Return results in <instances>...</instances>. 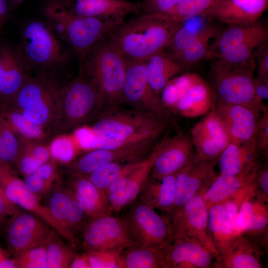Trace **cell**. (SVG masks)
Returning a JSON list of instances; mask_svg holds the SVG:
<instances>
[{
  "mask_svg": "<svg viewBox=\"0 0 268 268\" xmlns=\"http://www.w3.org/2000/svg\"><path fill=\"white\" fill-rule=\"evenodd\" d=\"M119 268H167L163 250L134 245L121 253Z\"/></svg>",
  "mask_w": 268,
  "mask_h": 268,
  "instance_id": "d590c367",
  "label": "cell"
},
{
  "mask_svg": "<svg viewBox=\"0 0 268 268\" xmlns=\"http://www.w3.org/2000/svg\"><path fill=\"white\" fill-rule=\"evenodd\" d=\"M51 158L58 163L67 164L81 149L72 133L54 136L49 143Z\"/></svg>",
  "mask_w": 268,
  "mask_h": 268,
  "instance_id": "f35d334b",
  "label": "cell"
},
{
  "mask_svg": "<svg viewBox=\"0 0 268 268\" xmlns=\"http://www.w3.org/2000/svg\"><path fill=\"white\" fill-rule=\"evenodd\" d=\"M134 245L163 250L172 238L170 219L139 201L124 217Z\"/></svg>",
  "mask_w": 268,
  "mask_h": 268,
  "instance_id": "9c48e42d",
  "label": "cell"
},
{
  "mask_svg": "<svg viewBox=\"0 0 268 268\" xmlns=\"http://www.w3.org/2000/svg\"><path fill=\"white\" fill-rule=\"evenodd\" d=\"M263 251L260 245L240 234L232 237L219 253L214 267L223 268H262Z\"/></svg>",
  "mask_w": 268,
  "mask_h": 268,
  "instance_id": "484cf974",
  "label": "cell"
},
{
  "mask_svg": "<svg viewBox=\"0 0 268 268\" xmlns=\"http://www.w3.org/2000/svg\"><path fill=\"white\" fill-rule=\"evenodd\" d=\"M90 122L95 134L114 139L160 134L167 126L165 116L121 104L102 108Z\"/></svg>",
  "mask_w": 268,
  "mask_h": 268,
  "instance_id": "8992f818",
  "label": "cell"
},
{
  "mask_svg": "<svg viewBox=\"0 0 268 268\" xmlns=\"http://www.w3.org/2000/svg\"><path fill=\"white\" fill-rule=\"evenodd\" d=\"M19 137L0 122V160L12 165L19 152Z\"/></svg>",
  "mask_w": 268,
  "mask_h": 268,
  "instance_id": "ee69618b",
  "label": "cell"
},
{
  "mask_svg": "<svg viewBox=\"0 0 268 268\" xmlns=\"http://www.w3.org/2000/svg\"><path fill=\"white\" fill-rule=\"evenodd\" d=\"M90 268H119L122 252L113 251H88Z\"/></svg>",
  "mask_w": 268,
  "mask_h": 268,
  "instance_id": "7dc6e473",
  "label": "cell"
},
{
  "mask_svg": "<svg viewBox=\"0 0 268 268\" xmlns=\"http://www.w3.org/2000/svg\"><path fill=\"white\" fill-rule=\"evenodd\" d=\"M253 194L255 198L265 203L268 202V166L259 169L253 181Z\"/></svg>",
  "mask_w": 268,
  "mask_h": 268,
  "instance_id": "816d5d0a",
  "label": "cell"
},
{
  "mask_svg": "<svg viewBox=\"0 0 268 268\" xmlns=\"http://www.w3.org/2000/svg\"><path fill=\"white\" fill-rule=\"evenodd\" d=\"M163 251L167 268H208L216 261L208 248L185 237L173 240Z\"/></svg>",
  "mask_w": 268,
  "mask_h": 268,
  "instance_id": "cb8c5ba5",
  "label": "cell"
},
{
  "mask_svg": "<svg viewBox=\"0 0 268 268\" xmlns=\"http://www.w3.org/2000/svg\"><path fill=\"white\" fill-rule=\"evenodd\" d=\"M0 122L20 138L47 141L52 134L48 130L31 121L21 112L8 106H0Z\"/></svg>",
  "mask_w": 268,
  "mask_h": 268,
  "instance_id": "836d02e7",
  "label": "cell"
},
{
  "mask_svg": "<svg viewBox=\"0 0 268 268\" xmlns=\"http://www.w3.org/2000/svg\"><path fill=\"white\" fill-rule=\"evenodd\" d=\"M176 174L158 180L149 179L138 196L139 201L154 209L170 213L175 200Z\"/></svg>",
  "mask_w": 268,
  "mask_h": 268,
  "instance_id": "d6a6232c",
  "label": "cell"
},
{
  "mask_svg": "<svg viewBox=\"0 0 268 268\" xmlns=\"http://www.w3.org/2000/svg\"><path fill=\"white\" fill-rule=\"evenodd\" d=\"M122 103L129 107L165 116L161 100L149 83L143 61L128 60Z\"/></svg>",
  "mask_w": 268,
  "mask_h": 268,
  "instance_id": "ac0fdd59",
  "label": "cell"
},
{
  "mask_svg": "<svg viewBox=\"0 0 268 268\" xmlns=\"http://www.w3.org/2000/svg\"><path fill=\"white\" fill-rule=\"evenodd\" d=\"M81 234V243L85 251L122 252L134 245L125 218L112 215L89 219Z\"/></svg>",
  "mask_w": 268,
  "mask_h": 268,
  "instance_id": "8fae6325",
  "label": "cell"
},
{
  "mask_svg": "<svg viewBox=\"0 0 268 268\" xmlns=\"http://www.w3.org/2000/svg\"><path fill=\"white\" fill-rule=\"evenodd\" d=\"M208 224L210 236L219 254L232 237L236 235L226 222L221 203L208 208Z\"/></svg>",
  "mask_w": 268,
  "mask_h": 268,
  "instance_id": "74e56055",
  "label": "cell"
},
{
  "mask_svg": "<svg viewBox=\"0 0 268 268\" xmlns=\"http://www.w3.org/2000/svg\"><path fill=\"white\" fill-rule=\"evenodd\" d=\"M66 185L89 219L112 215L106 193L84 175L70 174Z\"/></svg>",
  "mask_w": 268,
  "mask_h": 268,
  "instance_id": "4316f807",
  "label": "cell"
},
{
  "mask_svg": "<svg viewBox=\"0 0 268 268\" xmlns=\"http://www.w3.org/2000/svg\"><path fill=\"white\" fill-rule=\"evenodd\" d=\"M217 160L200 158L195 153L189 163L176 174L175 200L173 213L178 210L196 195L205 192L217 176Z\"/></svg>",
  "mask_w": 268,
  "mask_h": 268,
  "instance_id": "2e32d148",
  "label": "cell"
},
{
  "mask_svg": "<svg viewBox=\"0 0 268 268\" xmlns=\"http://www.w3.org/2000/svg\"><path fill=\"white\" fill-rule=\"evenodd\" d=\"M204 192L196 195L171 214V241L183 237L194 239L211 251L217 261L220 256L209 231L208 208L202 197Z\"/></svg>",
  "mask_w": 268,
  "mask_h": 268,
  "instance_id": "30bf717a",
  "label": "cell"
},
{
  "mask_svg": "<svg viewBox=\"0 0 268 268\" xmlns=\"http://www.w3.org/2000/svg\"><path fill=\"white\" fill-rule=\"evenodd\" d=\"M205 18L196 16L183 21L181 26L174 34L170 44L167 48L170 55L174 58L188 44L196 33L204 25Z\"/></svg>",
  "mask_w": 268,
  "mask_h": 268,
  "instance_id": "60d3db41",
  "label": "cell"
},
{
  "mask_svg": "<svg viewBox=\"0 0 268 268\" xmlns=\"http://www.w3.org/2000/svg\"><path fill=\"white\" fill-rule=\"evenodd\" d=\"M218 33L217 27L210 24H204L186 47L174 59L187 67L204 59L208 58L210 42Z\"/></svg>",
  "mask_w": 268,
  "mask_h": 268,
  "instance_id": "e575fe53",
  "label": "cell"
},
{
  "mask_svg": "<svg viewBox=\"0 0 268 268\" xmlns=\"http://www.w3.org/2000/svg\"><path fill=\"white\" fill-rule=\"evenodd\" d=\"M153 140H147L113 149H97L88 151L67 164L70 174L86 176L99 167L114 162L141 160L140 156Z\"/></svg>",
  "mask_w": 268,
  "mask_h": 268,
  "instance_id": "44dd1931",
  "label": "cell"
},
{
  "mask_svg": "<svg viewBox=\"0 0 268 268\" xmlns=\"http://www.w3.org/2000/svg\"><path fill=\"white\" fill-rule=\"evenodd\" d=\"M70 12L79 15L124 20L143 9L142 4L128 0H58Z\"/></svg>",
  "mask_w": 268,
  "mask_h": 268,
  "instance_id": "d4e9b609",
  "label": "cell"
},
{
  "mask_svg": "<svg viewBox=\"0 0 268 268\" xmlns=\"http://www.w3.org/2000/svg\"><path fill=\"white\" fill-rule=\"evenodd\" d=\"M56 231L38 215L23 209L10 217L6 229V241L13 254L44 244Z\"/></svg>",
  "mask_w": 268,
  "mask_h": 268,
  "instance_id": "5bb4252c",
  "label": "cell"
},
{
  "mask_svg": "<svg viewBox=\"0 0 268 268\" xmlns=\"http://www.w3.org/2000/svg\"><path fill=\"white\" fill-rule=\"evenodd\" d=\"M18 268L14 258L8 259L0 258V268Z\"/></svg>",
  "mask_w": 268,
  "mask_h": 268,
  "instance_id": "94428289",
  "label": "cell"
},
{
  "mask_svg": "<svg viewBox=\"0 0 268 268\" xmlns=\"http://www.w3.org/2000/svg\"><path fill=\"white\" fill-rule=\"evenodd\" d=\"M4 24H1V23H0V31L1 30V29L2 28V26H3Z\"/></svg>",
  "mask_w": 268,
  "mask_h": 268,
  "instance_id": "be15d7a7",
  "label": "cell"
},
{
  "mask_svg": "<svg viewBox=\"0 0 268 268\" xmlns=\"http://www.w3.org/2000/svg\"><path fill=\"white\" fill-rule=\"evenodd\" d=\"M44 13L54 31L79 58L83 66L89 52L107 38L124 20L102 18L75 14L58 0H50Z\"/></svg>",
  "mask_w": 268,
  "mask_h": 268,
  "instance_id": "7a4b0ae2",
  "label": "cell"
},
{
  "mask_svg": "<svg viewBox=\"0 0 268 268\" xmlns=\"http://www.w3.org/2000/svg\"><path fill=\"white\" fill-rule=\"evenodd\" d=\"M57 232L45 243L47 268H68L77 256L73 248Z\"/></svg>",
  "mask_w": 268,
  "mask_h": 268,
  "instance_id": "8d00e7d4",
  "label": "cell"
},
{
  "mask_svg": "<svg viewBox=\"0 0 268 268\" xmlns=\"http://www.w3.org/2000/svg\"><path fill=\"white\" fill-rule=\"evenodd\" d=\"M200 77L196 73L188 72L170 80L161 92L163 107L173 109L181 97Z\"/></svg>",
  "mask_w": 268,
  "mask_h": 268,
  "instance_id": "ab89813d",
  "label": "cell"
},
{
  "mask_svg": "<svg viewBox=\"0 0 268 268\" xmlns=\"http://www.w3.org/2000/svg\"><path fill=\"white\" fill-rule=\"evenodd\" d=\"M256 142L259 151L268 150V111L260 118L256 133Z\"/></svg>",
  "mask_w": 268,
  "mask_h": 268,
  "instance_id": "f5cc1de1",
  "label": "cell"
},
{
  "mask_svg": "<svg viewBox=\"0 0 268 268\" xmlns=\"http://www.w3.org/2000/svg\"><path fill=\"white\" fill-rule=\"evenodd\" d=\"M157 149L158 144L146 158L131 162L109 187L106 194L112 213L119 212L138 198L149 179Z\"/></svg>",
  "mask_w": 268,
  "mask_h": 268,
  "instance_id": "7c38bea8",
  "label": "cell"
},
{
  "mask_svg": "<svg viewBox=\"0 0 268 268\" xmlns=\"http://www.w3.org/2000/svg\"><path fill=\"white\" fill-rule=\"evenodd\" d=\"M20 209L8 200L0 186V223Z\"/></svg>",
  "mask_w": 268,
  "mask_h": 268,
  "instance_id": "9f6ffc18",
  "label": "cell"
},
{
  "mask_svg": "<svg viewBox=\"0 0 268 268\" xmlns=\"http://www.w3.org/2000/svg\"><path fill=\"white\" fill-rule=\"evenodd\" d=\"M214 106L230 142L244 143L256 137L261 115L246 106L222 102L215 96Z\"/></svg>",
  "mask_w": 268,
  "mask_h": 268,
  "instance_id": "7402d4cb",
  "label": "cell"
},
{
  "mask_svg": "<svg viewBox=\"0 0 268 268\" xmlns=\"http://www.w3.org/2000/svg\"><path fill=\"white\" fill-rule=\"evenodd\" d=\"M182 23L164 13L146 12L123 22L108 38L128 60L144 61L167 48Z\"/></svg>",
  "mask_w": 268,
  "mask_h": 268,
  "instance_id": "6da1fadb",
  "label": "cell"
},
{
  "mask_svg": "<svg viewBox=\"0 0 268 268\" xmlns=\"http://www.w3.org/2000/svg\"><path fill=\"white\" fill-rule=\"evenodd\" d=\"M254 86L256 96L258 100L263 102L268 98V78L255 76Z\"/></svg>",
  "mask_w": 268,
  "mask_h": 268,
  "instance_id": "6f0895ef",
  "label": "cell"
},
{
  "mask_svg": "<svg viewBox=\"0 0 268 268\" xmlns=\"http://www.w3.org/2000/svg\"><path fill=\"white\" fill-rule=\"evenodd\" d=\"M213 98L211 85L201 77L181 97L173 109L185 117L202 116L210 110Z\"/></svg>",
  "mask_w": 268,
  "mask_h": 268,
  "instance_id": "1f68e13d",
  "label": "cell"
},
{
  "mask_svg": "<svg viewBox=\"0 0 268 268\" xmlns=\"http://www.w3.org/2000/svg\"><path fill=\"white\" fill-rule=\"evenodd\" d=\"M62 86L54 75L40 73L35 77L31 75L6 106L53 134L60 118Z\"/></svg>",
  "mask_w": 268,
  "mask_h": 268,
  "instance_id": "3957f363",
  "label": "cell"
},
{
  "mask_svg": "<svg viewBox=\"0 0 268 268\" xmlns=\"http://www.w3.org/2000/svg\"><path fill=\"white\" fill-rule=\"evenodd\" d=\"M190 135L179 134L158 144L149 179L158 180L176 174L195 154Z\"/></svg>",
  "mask_w": 268,
  "mask_h": 268,
  "instance_id": "ffe728a7",
  "label": "cell"
},
{
  "mask_svg": "<svg viewBox=\"0 0 268 268\" xmlns=\"http://www.w3.org/2000/svg\"><path fill=\"white\" fill-rule=\"evenodd\" d=\"M23 181L26 188L41 200L49 196L55 188L44 181L35 172L25 177Z\"/></svg>",
  "mask_w": 268,
  "mask_h": 268,
  "instance_id": "f907efd6",
  "label": "cell"
},
{
  "mask_svg": "<svg viewBox=\"0 0 268 268\" xmlns=\"http://www.w3.org/2000/svg\"><path fill=\"white\" fill-rule=\"evenodd\" d=\"M181 0H144L142 4L146 12L164 13L173 8Z\"/></svg>",
  "mask_w": 268,
  "mask_h": 268,
  "instance_id": "db71d44e",
  "label": "cell"
},
{
  "mask_svg": "<svg viewBox=\"0 0 268 268\" xmlns=\"http://www.w3.org/2000/svg\"><path fill=\"white\" fill-rule=\"evenodd\" d=\"M256 137L244 143L230 142L219 156L221 174L235 175L250 171L259 165Z\"/></svg>",
  "mask_w": 268,
  "mask_h": 268,
  "instance_id": "83f0119b",
  "label": "cell"
},
{
  "mask_svg": "<svg viewBox=\"0 0 268 268\" xmlns=\"http://www.w3.org/2000/svg\"><path fill=\"white\" fill-rule=\"evenodd\" d=\"M260 167L259 165L250 171L235 175L220 174L217 176L202 195L208 208L212 205L222 203L251 184Z\"/></svg>",
  "mask_w": 268,
  "mask_h": 268,
  "instance_id": "f546056e",
  "label": "cell"
},
{
  "mask_svg": "<svg viewBox=\"0 0 268 268\" xmlns=\"http://www.w3.org/2000/svg\"><path fill=\"white\" fill-rule=\"evenodd\" d=\"M214 43L210 46L208 58L227 49L244 43L255 41H268L267 26L262 22L250 24L231 25L215 37Z\"/></svg>",
  "mask_w": 268,
  "mask_h": 268,
  "instance_id": "f1b7e54d",
  "label": "cell"
},
{
  "mask_svg": "<svg viewBox=\"0 0 268 268\" xmlns=\"http://www.w3.org/2000/svg\"><path fill=\"white\" fill-rule=\"evenodd\" d=\"M127 63V59L107 37L89 52L84 66L80 67L94 83L101 108L122 104Z\"/></svg>",
  "mask_w": 268,
  "mask_h": 268,
  "instance_id": "277c9868",
  "label": "cell"
},
{
  "mask_svg": "<svg viewBox=\"0 0 268 268\" xmlns=\"http://www.w3.org/2000/svg\"><path fill=\"white\" fill-rule=\"evenodd\" d=\"M42 165L21 145L18 155L13 164L16 170L24 177L35 172Z\"/></svg>",
  "mask_w": 268,
  "mask_h": 268,
  "instance_id": "c3c4849f",
  "label": "cell"
},
{
  "mask_svg": "<svg viewBox=\"0 0 268 268\" xmlns=\"http://www.w3.org/2000/svg\"><path fill=\"white\" fill-rule=\"evenodd\" d=\"M268 203L255 198L253 214L249 226L242 234L253 238L258 237L268 231Z\"/></svg>",
  "mask_w": 268,
  "mask_h": 268,
  "instance_id": "bcb514c9",
  "label": "cell"
},
{
  "mask_svg": "<svg viewBox=\"0 0 268 268\" xmlns=\"http://www.w3.org/2000/svg\"><path fill=\"white\" fill-rule=\"evenodd\" d=\"M70 268H90L86 253L77 255L71 263Z\"/></svg>",
  "mask_w": 268,
  "mask_h": 268,
  "instance_id": "680465c9",
  "label": "cell"
},
{
  "mask_svg": "<svg viewBox=\"0 0 268 268\" xmlns=\"http://www.w3.org/2000/svg\"><path fill=\"white\" fill-rule=\"evenodd\" d=\"M190 136L196 155L207 160H217L230 142L226 128L215 110L214 95L210 110L192 128Z\"/></svg>",
  "mask_w": 268,
  "mask_h": 268,
  "instance_id": "e0dca14e",
  "label": "cell"
},
{
  "mask_svg": "<svg viewBox=\"0 0 268 268\" xmlns=\"http://www.w3.org/2000/svg\"><path fill=\"white\" fill-rule=\"evenodd\" d=\"M255 60L257 76L268 78V43L259 47L256 52Z\"/></svg>",
  "mask_w": 268,
  "mask_h": 268,
  "instance_id": "11a10c76",
  "label": "cell"
},
{
  "mask_svg": "<svg viewBox=\"0 0 268 268\" xmlns=\"http://www.w3.org/2000/svg\"><path fill=\"white\" fill-rule=\"evenodd\" d=\"M46 206L65 232L67 242L76 250L78 235L89 218L71 191L62 183L58 185L49 194Z\"/></svg>",
  "mask_w": 268,
  "mask_h": 268,
  "instance_id": "4fadbf2b",
  "label": "cell"
},
{
  "mask_svg": "<svg viewBox=\"0 0 268 268\" xmlns=\"http://www.w3.org/2000/svg\"><path fill=\"white\" fill-rule=\"evenodd\" d=\"M254 199L252 190L240 206L236 217V225L240 234H243L249 226L253 214Z\"/></svg>",
  "mask_w": 268,
  "mask_h": 268,
  "instance_id": "681fc988",
  "label": "cell"
},
{
  "mask_svg": "<svg viewBox=\"0 0 268 268\" xmlns=\"http://www.w3.org/2000/svg\"><path fill=\"white\" fill-rule=\"evenodd\" d=\"M256 60L237 64L214 60L210 78L215 98L226 103L248 107L261 115L268 107L257 98L254 79Z\"/></svg>",
  "mask_w": 268,
  "mask_h": 268,
  "instance_id": "5b68a950",
  "label": "cell"
},
{
  "mask_svg": "<svg viewBox=\"0 0 268 268\" xmlns=\"http://www.w3.org/2000/svg\"><path fill=\"white\" fill-rule=\"evenodd\" d=\"M29 67L40 73H54L68 62L69 52L63 46L47 21L33 20L27 23L19 45Z\"/></svg>",
  "mask_w": 268,
  "mask_h": 268,
  "instance_id": "52a82bcc",
  "label": "cell"
},
{
  "mask_svg": "<svg viewBox=\"0 0 268 268\" xmlns=\"http://www.w3.org/2000/svg\"><path fill=\"white\" fill-rule=\"evenodd\" d=\"M114 162L103 165L85 176L97 188L105 193L109 187L128 168L131 162Z\"/></svg>",
  "mask_w": 268,
  "mask_h": 268,
  "instance_id": "b9f144b4",
  "label": "cell"
},
{
  "mask_svg": "<svg viewBox=\"0 0 268 268\" xmlns=\"http://www.w3.org/2000/svg\"><path fill=\"white\" fill-rule=\"evenodd\" d=\"M101 108L96 87L84 71L63 85L59 120L53 131L54 136L72 133L91 122Z\"/></svg>",
  "mask_w": 268,
  "mask_h": 268,
  "instance_id": "ba28073f",
  "label": "cell"
},
{
  "mask_svg": "<svg viewBox=\"0 0 268 268\" xmlns=\"http://www.w3.org/2000/svg\"><path fill=\"white\" fill-rule=\"evenodd\" d=\"M0 186L8 200L24 210L32 212L48 223L66 241L67 236L41 199L31 193L12 165L0 160Z\"/></svg>",
  "mask_w": 268,
  "mask_h": 268,
  "instance_id": "9a60e30c",
  "label": "cell"
},
{
  "mask_svg": "<svg viewBox=\"0 0 268 268\" xmlns=\"http://www.w3.org/2000/svg\"><path fill=\"white\" fill-rule=\"evenodd\" d=\"M13 258L18 268H47L45 244L22 250Z\"/></svg>",
  "mask_w": 268,
  "mask_h": 268,
  "instance_id": "f6af8a7d",
  "label": "cell"
},
{
  "mask_svg": "<svg viewBox=\"0 0 268 268\" xmlns=\"http://www.w3.org/2000/svg\"><path fill=\"white\" fill-rule=\"evenodd\" d=\"M14 4H19L23 1L24 0H9Z\"/></svg>",
  "mask_w": 268,
  "mask_h": 268,
  "instance_id": "6125c7cd",
  "label": "cell"
},
{
  "mask_svg": "<svg viewBox=\"0 0 268 268\" xmlns=\"http://www.w3.org/2000/svg\"><path fill=\"white\" fill-rule=\"evenodd\" d=\"M10 6L6 0H0V23L4 24L9 18Z\"/></svg>",
  "mask_w": 268,
  "mask_h": 268,
  "instance_id": "91938a15",
  "label": "cell"
},
{
  "mask_svg": "<svg viewBox=\"0 0 268 268\" xmlns=\"http://www.w3.org/2000/svg\"><path fill=\"white\" fill-rule=\"evenodd\" d=\"M143 62L149 83L158 96L168 82L187 68L163 51Z\"/></svg>",
  "mask_w": 268,
  "mask_h": 268,
  "instance_id": "4dcf8cb0",
  "label": "cell"
},
{
  "mask_svg": "<svg viewBox=\"0 0 268 268\" xmlns=\"http://www.w3.org/2000/svg\"><path fill=\"white\" fill-rule=\"evenodd\" d=\"M31 71L19 46L0 42V106L9 104Z\"/></svg>",
  "mask_w": 268,
  "mask_h": 268,
  "instance_id": "d6986e66",
  "label": "cell"
},
{
  "mask_svg": "<svg viewBox=\"0 0 268 268\" xmlns=\"http://www.w3.org/2000/svg\"><path fill=\"white\" fill-rule=\"evenodd\" d=\"M268 6V0H217L200 16L228 25L256 22Z\"/></svg>",
  "mask_w": 268,
  "mask_h": 268,
  "instance_id": "603a6c76",
  "label": "cell"
},
{
  "mask_svg": "<svg viewBox=\"0 0 268 268\" xmlns=\"http://www.w3.org/2000/svg\"><path fill=\"white\" fill-rule=\"evenodd\" d=\"M217 0H181L164 14L182 21L200 16L211 7Z\"/></svg>",
  "mask_w": 268,
  "mask_h": 268,
  "instance_id": "7bdbcfd3",
  "label": "cell"
}]
</instances>
